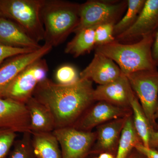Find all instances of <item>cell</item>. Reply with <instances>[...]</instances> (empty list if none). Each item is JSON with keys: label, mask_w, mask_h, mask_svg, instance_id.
Instances as JSON below:
<instances>
[{"label": "cell", "mask_w": 158, "mask_h": 158, "mask_svg": "<svg viewBox=\"0 0 158 158\" xmlns=\"http://www.w3.org/2000/svg\"><path fill=\"white\" fill-rule=\"evenodd\" d=\"M93 82L80 78L72 85H59L47 78L40 82L33 96L50 110L56 129L73 127L95 102Z\"/></svg>", "instance_id": "obj_1"}, {"label": "cell", "mask_w": 158, "mask_h": 158, "mask_svg": "<svg viewBox=\"0 0 158 158\" xmlns=\"http://www.w3.org/2000/svg\"><path fill=\"white\" fill-rule=\"evenodd\" d=\"M80 4L61 0H43L41 17L44 43L59 45L74 33L80 22Z\"/></svg>", "instance_id": "obj_2"}, {"label": "cell", "mask_w": 158, "mask_h": 158, "mask_svg": "<svg viewBox=\"0 0 158 158\" xmlns=\"http://www.w3.org/2000/svg\"><path fill=\"white\" fill-rule=\"evenodd\" d=\"M154 34L143 36L137 42L129 44L116 40L106 45L96 46L95 52L117 63L125 75L140 71L156 70L157 67L152 56Z\"/></svg>", "instance_id": "obj_3"}, {"label": "cell", "mask_w": 158, "mask_h": 158, "mask_svg": "<svg viewBox=\"0 0 158 158\" xmlns=\"http://www.w3.org/2000/svg\"><path fill=\"white\" fill-rule=\"evenodd\" d=\"M43 0H0L1 15L17 23L39 43L44 39L41 17Z\"/></svg>", "instance_id": "obj_4"}, {"label": "cell", "mask_w": 158, "mask_h": 158, "mask_svg": "<svg viewBox=\"0 0 158 158\" xmlns=\"http://www.w3.org/2000/svg\"><path fill=\"white\" fill-rule=\"evenodd\" d=\"M153 131L158 130V71L144 70L125 75Z\"/></svg>", "instance_id": "obj_5"}, {"label": "cell", "mask_w": 158, "mask_h": 158, "mask_svg": "<svg viewBox=\"0 0 158 158\" xmlns=\"http://www.w3.org/2000/svg\"><path fill=\"white\" fill-rule=\"evenodd\" d=\"M127 6V1H87L80 5V22L74 33L103 24H116Z\"/></svg>", "instance_id": "obj_6"}, {"label": "cell", "mask_w": 158, "mask_h": 158, "mask_svg": "<svg viewBox=\"0 0 158 158\" xmlns=\"http://www.w3.org/2000/svg\"><path fill=\"white\" fill-rule=\"evenodd\" d=\"M48 67L45 59H38L22 71L5 89L1 98L25 104L40 82L46 79Z\"/></svg>", "instance_id": "obj_7"}, {"label": "cell", "mask_w": 158, "mask_h": 158, "mask_svg": "<svg viewBox=\"0 0 158 158\" xmlns=\"http://www.w3.org/2000/svg\"><path fill=\"white\" fill-rule=\"evenodd\" d=\"M52 133L59 142L62 158H86L96 139L95 132L81 131L73 127L56 129Z\"/></svg>", "instance_id": "obj_8"}, {"label": "cell", "mask_w": 158, "mask_h": 158, "mask_svg": "<svg viewBox=\"0 0 158 158\" xmlns=\"http://www.w3.org/2000/svg\"><path fill=\"white\" fill-rule=\"evenodd\" d=\"M96 102L85 111L73 127L81 131H91L99 125L132 114L131 109L119 107L104 101Z\"/></svg>", "instance_id": "obj_9"}, {"label": "cell", "mask_w": 158, "mask_h": 158, "mask_svg": "<svg viewBox=\"0 0 158 158\" xmlns=\"http://www.w3.org/2000/svg\"><path fill=\"white\" fill-rule=\"evenodd\" d=\"M0 129L16 133L31 132L30 116L25 104L0 98Z\"/></svg>", "instance_id": "obj_10"}, {"label": "cell", "mask_w": 158, "mask_h": 158, "mask_svg": "<svg viewBox=\"0 0 158 158\" xmlns=\"http://www.w3.org/2000/svg\"><path fill=\"white\" fill-rule=\"evenodd\" d=\"M158 29V0H146L138 18L128 30L116 37L118 42L141 39Z\"/></svg>", "instance_id": "obj_11"}, {"label": "cell", "mask_w": 158, "mask_h": 158, "mask_svg": "<svg viewBox=\"0 0 158 158\" xmlns=\"http://www.w3.org/2000/svg\"><path fill=\"white\" fill-rule=\"evenodd\" d=\"M134 92L124 74L106 85H98L94 89L95 102L104 101L119 107L131 108V100Z\"/></svg>", "instance_id": "obj_12"}, {"label": "cell", "mask_w": 158, "mask_h": 158, "mask_svg": "<svg viewBox=\"0 0 158 158\" xmlns=\"http://www.w3.org/2000/svg\"><path fill=\"white\" fill-rule=\"evenodd\" d=\"M52 47L44 44L40 48L12 57L0 66V98L3 92L26 67L48 53Z\"/></svg>", "instance_id": "obj_13"}, {"label": "cell", "mask_w": 158, "mask_h": 158, "mask_svg": "<svg viewBox=\"0 0 158 158\" xmlns=\"http://www.w3.org/2000/svg\"><path fill=\"white\" fill-rule=\"evenodd\" d=\"M123 73L116 63L100 53L95 52L92 61L80 73V78L90 80L99 85L113 81Z\"/></svg>", "instance_id": "obj_14"}, {"label": "cell", "mask_w": 158, "mask_h": 158, "mask_svg": "<svg viewBox=\"0 0 158 158\" xmlns=\"http://www.w3.org/2000/svg\"><path fill=\"white\" fill-rule=\"evenodd\" d=\"M127 117L114 119L96 127V139L90 154L108 153L114 156L116 153L122 131Z\"/></svg>", "instance_id": "obj_15"}, {"label": "cell", "mask_w": 158, "mask_h": 158, "mask_svg": "<svg viewBox=\"0 0 158 158\" xmlns=\"http://www.w3.org/2000/svg\"><path fill=\"white\" fill-rule=\"evenodd\" d=\"M0 43L18 48L37 50L41 48L19 26L0 15Z\"/></svg>", "instance_id": "obj_16"}, {"label": "cell", "mask_w": 158, "mask_h": 158, "mask_svg": "<svg viewBox=\"0 0 158 158\" xmlns=\"http://www.w3.org/2000/svg\"><path fill=\"white\" fill-rule=\"evenodd\" d=\"M25 104L30 116L31 133L52 132L56 129L53 116L46 106L33 96Z\"/></svg>", "instance_id": "obj_17"}, {"label": "cell", "mask_w": 158, "mask_h": 158, "mask_svg": "<svg viewBox=\"0 0 158 158\" xmlns=\"http://www.w3.org/2000/svg\"><path fill=\"white\" fill-rule=\"evenodd\" d=\"M32 143L36 158H62L59 142L52 132L32 133Z\"/></svg>", "instance_id": "obj_18"}, {"label": "cell", "mask_w": 158, "mask_h": 158, "mask_svg": "<svg viewBox=\"0 0 158 158\" xmlns=\"http://www.w3.org/2000/svg\"><path fill=\"white\" fill-rule=\"evenodd\" d=\"M95 27L86 28L75 33V37L65 47V53L77 58L95 48Z\"/></svg>", "instance_id": "obj_19"}, {"label": "cell", "mask_w": 158, "mask_h": 158, "mask_svg": "<svg viewBox=\"0 0 158 158\" xmlns=\"http://www.w3.org/2000/svg\"><path fill=\"white\" fill-rule=\"evenodd\" d=\"M131 108L136 132L144 147L149 148L150 138L152 132L153 131L135 92L131 98Z\"/></svg>", "instance_id": "obj_20"}, {"label": "cell", "mask_w": 158, "mask_h": 158, "mask_svg": "<svg viewBox=\"0 0 158 158\" xmlns=\"http://www.w3.org/2000/svg\"><path fill=\"white\" fill-rule=\"evenodd\" d=\"M139 144L142 143L134 127L132 114L128 116L122 131L115 158H126Z\"/></svg>", "instance_id": "obj_21"}, {"label": "cell", "mask_w": 158, "mask_h": 158, "mask_svg": "<svg viewBox=\"0 0 158 158\" xmlns=\"http://www.w3.org/2000/svg\"><path fill=\"white\" fill-rule=\"evenodd\" d=\"M146 0H127V11L123 17L114 27V35L116 37L124 33L133 25L142 9Z\"/></svg>", "instance_id": "obj_22"}, {"label": "cell", "mask_w": 158, "mask_h": 158, "mask_svg": "<svg viewBox=\"0 0 158 158\" xmlns=\"http://www.w3.org/2000/svg\"><path fill=\"white\" fill-rule=\"evenodd\" d=\"M22 137L15 140L8 158H36L32 143V135L30 132L23 133Z\"/></svg>", "instance_id": "obj_23"}, {"label": "cell", "mask_w": 158, "mask_h": 158, "mask_svg": "<svg viewBox=\"0 0 158 158\" xmlns=\"http://www.w3.org/2000/svg\"><path fill=\"white\" fill-rule=\"evenodd\" d=\"M57 83L59 85H72L80 79V73L75 67L70 65L60 66L57 69L55 74Z\"/></svg>", "instance_id": "obj_24"}, {"label": "cell", "mask_w": 158, "mask_h": 158, "mask_svg": "<svg viewBox=\"0 0 158 158\" xmlns=\"http://www.w3.org/2000/svg\"><path fill=\"white\" fill-rule=\"evenodd\" d=\"M115 25L113 23H106L95 27L94 31L95 47L116 41V38L114 35Z\"/></svg>", "instance_id": "obj_25"}, {"label": "cell", "mask_w": 158, "mask_h": 158, "mask_svg": "<svg viewBox=\"0 0 158 158\" xmlns=\"http://www.w3.org/2000/svg\"><path fill=\"white\" fill-rule=\"evenodd\" d=\"M16 137L15 132L0 129V158H8Z\"/></svg>", "instance_id": "obj_26"}, {"label": "cell", "mask_w": 158, "mask_h": 158, "mask_svg": "<svg viewBox=\"0 0 158 158\" xmlns=\"http://www.w3.org/2000/svg\"><path fill=\"white\" fill-rule=\"evenodd\" d=\"M35 50H36L12 47L0 43V66L2 64L3 62L8 58H12Z\"/></svg>", "instance_id": "obj_27"}, {"label": "cell", "mask_w": 158, "mask_h": 158, "mask_svg": "<svg viewBox=\"0 0 158 158\" xmlns=\"http://www.w3.org/2000/svg\"><path fill=\"white\" fill-rule=\"evenodd\" d=\"M135 148L147 158H158V150H157L144 147L143 144H138Z\"/></svg>", "instance_id": "obj_28"}, {"label": "cell", "mask_w": 158, "mask_h": 158, "mask_svg": "<svg viewBox=\"0 0 158 158\" xmlns=\"http://www.w3.org/2000/svg\"><path fill=\"white\" fill-rule=\"evenodd\" d=\"M152 56L155 64L158 66V29L154 36L153 43L152 47Z\"/></svg>", "instance_id": "obj_29"}, {"label": "cell", "mask_w": 158, "mask_h": 158, "mask_svg": "<svg viewBox=\"0 0 158 158\" xmlns=\"http://www.w3.org/2000/svg\"><path fill=\"white\" fill-rule=\"evenodd\" d=\"M149 146L150 148L158 150V130L152 132Z\"/></svg>", "instance_id": "obj_30"}, {"label": "cell", "mask_w": 158, "mask_h": 158, "mask_svg": "<svg viewBox=\"0 0 158 158\" xmlns=\"http://www.w3.org/2000/svg\"><path fill=\"white\" fill-rule=\"evenodd\" d=\"M126 158H147L142 154L141 153L139 152L135 148H134L132 150L131 152H130L129 155L127 156Z\"/></svg>", "instance_id": "obj_31"}, {"label": "cell", "mask_w": 158, "mask_h": 158, "mask_svg": "<svg viewBox=\"0 0 158 158\" xmlns=\"http://www.w3.org/2000/svg\"><path fill=\"white\" fill-rule=\"evenodd\" d=\"M99 158H115V157L111 154L108 153H103L100 154L98 157Z\"/></svg>", "instance_id": "obj_32"}, {"label": "cell", "mask_w": 158, "mask_h": 158, "mask_svg": "<svg viewBox=\"0 0 158 158\" xmlns=\"http://www.w3.org/2000/svg\"><path fill=\"white\" fill-rule=\"evenodd\" d=\"M0 15H1V14H0Z\"/></svg>", "instance_id": "obj_33"}, {"label": "cell", "mask_w": 158, "mask_h": 158, "mask_svg": "<svg viewBox=\"0 0 158 158\" xmlns=\"http://www.w3.org/2000/svg\"><path fill=\"white\" fill-rule=\"evenodd\" d=\"M99 158L98 157V158Z\"/></svg>", "instance_id": "obj_34"}]
</instances>
